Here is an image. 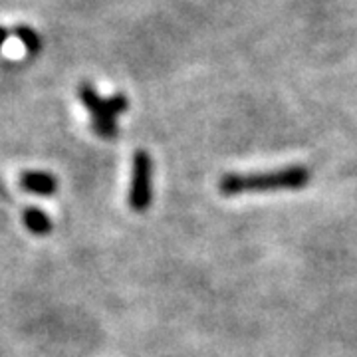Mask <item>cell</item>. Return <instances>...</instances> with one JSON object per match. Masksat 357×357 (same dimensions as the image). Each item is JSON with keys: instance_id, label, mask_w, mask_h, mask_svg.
Wrapping results in <instances>:
<instances>
[{"instance_id": "1", "label": "cell", "mask_w": 357, "mask_h": 357, "mask_svg": "<svg viewBox=\"0 0 357 357\" xmlns=\"http://www.w3.org/2000/svg\"><path fill=\"white\" fill-rule=\"evenodd\" d=\"M312 178L310 169L304 165H292L264 171V173H229L218 181V192L225 197L248 195V192H272V191H296L306 187Z\"/></svg>"}, {"instance_id": "2", "label": "cell", "mask_w": 357, "mask_h": 357, "mask_svg": "<svg viewBox=\"0 0 357 357\" xmlns=\"http://www.w3.org/2000/svg\"><path fill=\"white\" fill-rule=\"evenodd\" d=\"M79 98L84 105L89 109L91 119H93V129L102 137H115L117 135V126L115 117L123 114L129 107L128 98L123 93H115L109 100H102L98 91L91 88L89 84H84L79 88Z\"/></svg>"}, {"instance_id": "3", "label": "cell", "mask_w": 357, "mask_h": 357, "mask_svg": "<svg viewBox=\"0 0 357 357\" xmlns=\"http://www.w3.org/2000/svg\"><path fill=\"white\" fill-rule=\"evenodd\" d=\"M151 203V157L147 151H137L133 157V177L129 204L135 213H145Z\"/></svg>"}, {"instance_id": "4", "label": "cell", "mask_w": 357, "mask_h": 357, "mask_svg": "<svg viewBox=\"0 0 357 357\" xmlns=\"http://www.w3.org/2000/svg\"><path fill=\"white\" fill-rule=\"evenodd\" d=\"M20 183L26 191L38 192V195H52L56 191V181L46 173H24Z\"/></svg>"}, {"instance_id": "5", "label": "cell", "mask_w": 357, "mask_h": 357, "mask_svg": "<svg viewBox=\"0 0 357 357\" xmlns=\"http://www.w3.org/2000/svg\"><path fill=\"white\" fill-rule=\"evenodd\" d=\"M24 222L26 227L32 230V232H36V234H44V232L50 230V218L46 217L42 211H36V208H32V211L26 213Z\"/></svg>"}, {"instance_id": "6", "label": "cell", "mask_w": 357, "mask_h": 357, "mask_svg": "<svg viewBox=\"0 0 357 357\" xmlns=\"http://www.w3.org/2000/svg\"><path fill=\"white\" fill-rule=\"evenodd\" d=\"M14 34L18 36V38L22 40V44H24V48L30 54H36L40 50V38L38 34L32 30V28H28V26H18L16 30H14Z\"/></svg>"}, {"instance_id": "7", "label": "cell", "mask_w": 357, "mask_h": 357, "mask_svg": "<svg viewBox=\"0 0 357 357\" xmlns=\"http://www.w3.org/2000/svg\"><path fill=\"white\" fill-rule=\"evenodd\" d=\"M6 40H8V30L0 26V48H2V44H4Z\"/></svg>"}]
</instances>
